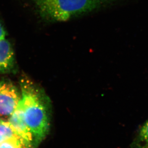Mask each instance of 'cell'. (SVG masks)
<instances>
[{
  "label": "cell",
  "instance_id": "cell-1",
  "mask_svg": "<svg viewBox=\"0 0 148 148\" xmlns=\"http://www.w3.org/2000/svg\"><path fill=\"white\" fill-rule=\"evenodd\" d=\"M20 85L22 95L19 103L26 124L33 134L36 146L49 131L51 102L44 90L29 79H22Z\"/></svg>",
  "mask_w": 148,
  "mask_h": 148
},
{
  "label": "cell",
  "instance_id": "cell-2",
  "mask_svg": "<svg viewBox=\"0 0 148 148\" xmlns=\"http://www.w3.org/2000/svg\"><path fill=\"white\" fill-rule=\"evenodd\" d=\"M40 16L50 21L64 22L108 5L114 0H32Z\"/></svg>",
  "mask_w": 148,
  "mask_h": 148
},
{
  "label": "cell",
  "instance_id": "cell-3",
  "mask_svg": "<svg viewBox=\"0 0 148 148\" xmlns=\"http://www.w3.org/2000/svg\"><path fill=\"white\" fill-rule=\"evenodd\" d=\"M17 88L9 82H0V119L10 116L20 100Z\"/></svg>",
  "mask_w": 148,
  "mask_h": 148
},
{
  "label": "cell",
  "instance_id": "cell-4",
  "mask_svg": "<svg viewBox=\"0 0 148 148\" xmlns=\"http://www.w3.org/2000/svg\"><path fill=\"white\" fill-rule=\"evenodd\" d=\"M8 122L17 133L29 147L35 145L34 136L32 131L26 124L23 110L19 103L9 118Z\"/></svg>",
  "mask_w": 148,
  "mask_h": 148
},
{
  "label": "cell",
  "instance_id": "cell-5",
  "mask_svg": "<svg viewBox=\"0 0 148 148\" xmlns=\"http://www.w3.org/2000/svg\"><path fill=\"white\" fill-rule=\"evenodd\" d=\"M14 65V54L11 44L5 38L0 41V74L12 70Z\"/></svg>",
  "mask_w": 148,
  "mask_h": 148
},
{
  "label": "cell",
  "instance_id": "cell-6",
  "mask_svg": "<svg viewBox=\"0 0 148 148\" xmlns=\"http://www.w3.org/2000/svg\"><path fill=\"white\" fill-rule=\"evenodd\" d=\"M130 148H148V120L137 133Z\"/></svg>",
  "mask_w": 148,
  "mask_h": 148
},
{
  "label": "cell",
  "instance_id": "cell-7",
  "mask_svg": "<svg viewBox=\"0 0 148 148\" xmlns=\"http://www.w3.org/2000/svg\"><path fill=\"white\" fill-rule=\"evenodd\" d=\"M12 138H22L14 131L8 121L0 119V143Z\"/></svg>",
  "mask_w": 148,
  "mask_h": 148
},
{
  "label": "cell",
  "instance_id": "cell-8",
  "mask_svg": "<svg viewBox=\"0 0 148 148\" xmlns=\"http://www.w3.org/2000/svg\"><path fill=\"white\" fill-rule=\"evenodd\" d=\"M29 148L28 144L22 138H10L0 143V148Z\"/></svg>",
  "mask_w": 148,
  "mask_h": 148
},
{
  "label": "cell",
  "instance_id": "cell-9",
  "mask_svg": "<svg viewBox=\"0 0 148 148\" xmlns=\"http://www.w3.org/2000/svg\"><path fill=\"white\" fill-rule=\"evenodd\" d=\"M6 36V32L4 30L3 25L0 21V41L5 38Z\"/></svg>",
  "mask_w": 148,
  "mask_h": 148
}]
</instances>
